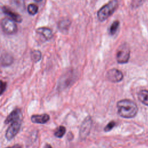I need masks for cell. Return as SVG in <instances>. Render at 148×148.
Returning <instances> with one entry per match:
<instances>
[{
	"instance_id": "6da1fadb",
	"label": "cell",
	"mask_w": 148,
	"mask_h": 148,
	"mask_svg": "<svg viewBox=\"0 0 148 148\" xmlns=\"http://www.w3.org/2000/svg\"><path fill=\"white\" fill-rule=\"evenodd\" d=\"M117 113L119 115L124 118H132L135 116L138 112V107L132 101L124 99L117 103Z\"/></svg>"
},
{
	"instance_id": "7a4b0ae2",
	"label": "cell",
	"mask_w": 148,
	"mask_h": 148,
	"mask_svg": "<svg viewBox=\"0 0 148 148\" xmlns=\"http://www.w3.org/2000/svg\"><path fill=\"white\" fill-rule=\"evenodd\" d=\"M118 6L117 0H111L103 6L97 12V17L100 21H104L116 10Z\"/></svg>"
},
{
	"instance_id": "3957f363",
	"label": "cell",
	"mask_w": 148,
	"mask_h": 148,
	"mask_svg": "<svg viewBox=\"0 0 148 148\" xmlns=\"http://www.w3.org/2000/svg\"><path fill=\"white\" fill-rule=\"evenodd\" d=\"M130 50L127 44L121 45L116 53L117 61L120 64L127 63L130 58Z\"/></svg>"
},
{
	"instance_id": "277c9868",
	"label": "cell",
	"mask_w": 148,
	"mask_h": 148,
	"mask_svg": "<svg viewBox=\"0 0 148 148\" xmlns=\"http://www.w3.org/2000/svg\"><path fill=\"white\" fill-rule=\"evenodd\" d=\"M3 32L8 35H12L17 31V26L14 21L10 18H4L1 21Z\"/></svg>"
},
{
	"instance_id": "5b68a950",
	"label": "cell",
	"mask_w": 148,
	"mask_h": 148,
	"mask_svg": "<svg viewBox=\"0 0 148 148\" xmlns=\"http://www.w3.org/2000/svg\"><path fill=\"white\" fill-rule=\"evenodd\" d=\"M21 122L22 120H17L10 123L5 134V137L8 140H12L17 134L21 127Z\"/></svg>"
},
{
	"instance_id": "8992f818",
	"label": "cell",
	"mask_w": 148,
	"mask_h": 148,
	"mask_svg": "<svg viewBox=\"0 0 148 148\" xmlns=\"http://www.w3.org/2000/svg\"><path fill=\"white\" fill-rule=\"evenodd\" d=\"M92 119L90 116H87L82 123L80 128L79 135L82 139H85L89 135L92 126Z\"/></svg>"
},
{
	"instance_id": "52a82bcc",
	"label": "cell",
	"mask_w": 148,
	"mask_h": 148,
	"mask_svg": "<svg viewBox=\"0 0 148 148\" xmlns=\"http://www.w3.org/2000/svg\"><path fill=\"white\" fill-rule=\"evenodd\" d=\"M106 77L110 82L116 83L122 80L123 79V74L120 70L116 68H112L107 72Z\"/></svg>"
},
{
	"instance_id": "ba28073f",
	"label": "cell",
	"mask_w": 148,
	"mask_h": 148,
	"mask_svg": "<svg viewBox=\"0 0 148 148\" xmlns=\"http://www.w3.org/2000/svg\"><path fill=\"white\" fill-rule=\"evenodd\" d=\"M22 119L23 115L21 110L19 109H15L8 116L6 120H5V123L7 124L14 121L22 120Z\"/></svg>"
},
{
	"instance_id": "9c48e42d",
	"label": "cell",
	"mask_w": 148,
	"mask_h": 148,
	"mask_svg": "<svg viewBox=\"0 0 148 148\" xmlns=\"http://www.w3.org/2000/svg\"><path fill=\"white\" fill-rule=\"evenodd\" d=\"M2 10L3 13L8 16H9L13 21L17 23H21L22 21V17L18 13L13 12L11 9L6 6H3L2 8Z\"/></svg>"
},
{
	"instance_id": "30bf717a",
	"label": "cell",
	"mask_w": 148,
	"mask_h": 148,
	"mask_svg": "<svg viewBox=\"0 0 148 148\" xmlns=\"http://www.w3.org/2000/svg\"><path fill=\"white\" fill-rule=\"evenodd\" d=\"M49 119L50 117L47 114L32 115L31 117V120L32 123L41 124L46 123L49 120Z\"/></svg>"
},
{
	"instance_id": "8fae6325",
	"label": "cell",
	"mask_w": 148,
	"mask_h": 148,
	"mask_svg": "<svg viewBox=\"0 0 148 148\" xmlns=\"http://www.w3.org/2000/svg\"><path fill=\"white\" fill-rule=\"evenodd\" d=\"M36 32L38 34L42 35L43 36V38L47 40L51 39L53 37L52 31L47 27L38 28L36 29Z\"/></svg>"
},
{
	"instance_id": "7c38bea8",
	"label": "cell",
	"mask_w": 148,
	"mask_h": 148,
	"mask_svg": "<svg viewBox=\"0 0 148 148\" xmlns=\"http://www.w3.org/2000/svg\"><path fill=\"white\" fill-rule=\"evenodd\" d=\"M13 61V57L9 54L4 53L1 56V65L3 66L10 65Z\"/></svg>"
},
{
	"instance_id": "4fadbf2b",
	"label": "cell",
	"mask_w": 148,
	"mask_h": 148,
	"mask_svg": "<svg viewBox=\"0 0 148 148\" xmlns=\"http://www.w3.org/2000/svg\"><path fill=\"white\" fill-rule=\"evenodd\" d=\"M138 99L143 104L148 106V91L143 90L138 93Z\"/></svg>"
},
{
	"instance_id": "5bb4252c",
	"label": "cell",
	"mask_w": 148,
	"mask_h": 148,
	"mask_svg": "<svg viewBox=\"0 0 148 148\" xmlns=\"http://www.w3.org/2000/svg\"><path fill=\"white\" fill-rule=\"evenodd\" d=\"M71 21L69 19H64L60 21L58 23V28L61 30H67L70 27Z\"/></svg>"
},
{
	"instance_id": "9a60e30c",
	"label": "cell",
	"mask_w": 148,
	"mask_h": 148,
	"mask_svg": "<svg viewBox=\"0 0 148 148\" xmlns=\"http://www.w3.org/2000/svg\"><path fill=\"white\" fill-rule=\"evenodd\" d=\"M41 57H42V54L39 50H34L31 53V60L34 62H38L41 59Z\"/></svg>"
},
{
	"instance_id": "2e32d148",
	"label": "cell",
	"mask_w": 148,
	"mask_h": 148,
	"mask_svg": "<svg viewBox=\"0 0 148 148\" xmlns=\"http://www.w3.org/2000/svg\"><path fill=\"white\" fill-rule=\"evenodd\" d=\"M119 24H120L119 21L118 20H116L110 25V26L109 27V34L111 35H113L115 34V33L116 32V31L119 28Z\"/></svg>"
},
{
	"instance_id": "e0dca14e",
	"label": "cell",
	"mask_w": 148,
	"mask_h": 148,
	"mask_svg": "<svg viewBox=\"0 0 148 148\" xmlns=\"http://www.w3.org/2000/svg\"><path fill=\"white\" fill-rule=\"evenodd\" d=\"M27 11L30 15H35L38 11V7L34 3L29 4L27 7Z\"/></svg>"
},
{
	"instance_id": "ac0fdd59",
	"label": "cell",
	"mask_w": 148,
	"mask_h": 148,
	"mask_svg": "<svg viewBox=\"0 0 148 148\" xmlns=\"http://www.w3.org/2000/svg\"><path fill=\"white\" fill-rule=\"evenodd\" d=\"M65 132H66L65 128L64 126H60L58 128H57L56 131H55L54 135L57 138H61L64 135Z\"/></svg>"
},
{
	"instance_id": "d6986e66",
	"label": "cell",
	"mask_w": 148,
	"mask_h": 148,
	"mask_svg": "<svg viewBox=\"0 0 148 148\" xmlns=\"http://www.w3.org/2000/svg\"><path fill=\"white\" fill-rule=\"evenodd\" d=\"M12 3L18 8L24 9V0H12Z\"/></svg>"
},
{
	"instance_id": "ffe728a7",
	"label": "cell",
	"mask_w": 148,
	"mask_h": 148,
	"mask_svg": "<svg viewBox=\"0 0 148 148\" xmlns=\"http://www.w3.org/2000/svg\"><path fill=\"white\" fill-rule=\"evenodd\" d=\"M116 125V123L114 121H112L110 122H109L106 126L104 128V131L105 132H108L109 131H110Z\"/></svg>"
},
{
	"instance_id": "44dd1931",
	"label": "cell",
	"mask_w": 148,
	"mask_h": 148,
	"mask_svg": "<svg viewBox=\"0 0 148 148\" xmlns=\"http://www.w3.org/2000/svg\"><path fill=\"white\" fill-rule=\"evenodd\" d=\"M1 94H2V93L4 92V91L6 89V83L3 82L2 81L1 82Z\"/></svg>"
},
{
	"instance_id": "7402d4cb",
	"label": "cell",
	"mask_w": 148,
	"mask_h": 148,
	"mask_svg": "<svg viewBox=\"0 0 148 148\" xmlns=\"http://www.w3.org/2000/svg\"><path fill=\"white\" fill-rule=\"evenodd\" d=\"M6 148H22L21 146L19 145H13L12 146H10V147H7Z\"/></svg>"
},
{
	"instance_id": "603a6c76",
	"label": "cell",
	"mask_w": 148,
	"mask_h": 148,
	"mask_svg": "<svg viewBox=\"0 0 148 148\" xmlns=\"http://www.w3.org/2000/svg\"><path fill=\"white\" fill-rule=\"evenodd\" d=\"M45 148H52L51 146L49 144H46L45 145Z\"/></svg>"
},
{
	"instance_id": "cb8c5ba5",
	"label": "cell",
	"mask_w": 148,
	"mask_h": 148,
	"mask_svg": "<svg viewBox=\"0 0 148 148\" xmlns=\"http://www.w3.org/2000/svg\"><path fill=\"white\" fill-rule=\"evenodd\" d=\"M35 1H36V2H40V1H41L42 0H34Z\"/></svg>"
}]
</instances>
